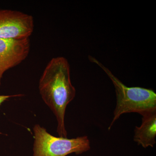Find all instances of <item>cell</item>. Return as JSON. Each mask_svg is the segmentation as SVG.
Listing matches in <instances>:
<instances>
[{
	"label": "cell",
	"mask_w": 156,
	"mask_h": 156,
	"mask_svg": "<svg viewBox=\"0 0 156 156\" xmlns=\"http://www.w3.org/2000/svg\"><path fill=\"white\" fill-rule=\"evenodd\" d=\"M39 90L42 99L56 117L58 136L67 137L66 110L75 97L76 91L71 83L69 64L66 58L58 56L50 60L40 78Z\"/></svg>",
	"instance_id": "1"
},
{
	"label": "cell",
	"mask_w": 156,
	"mask_h": 156,
	"mask_svg": "<svg viewBox=\"0 0 156 156\" xmlns=\"http://www.w3.org/2000/svg\"><path fill=\"white\" fill-rule=\"evenodd\" d=\"M88 58L89 61L103 70L114 86L116 105L108 130L124 114L137 113L142 116L156 110V93L153 90L140 87H127L96 58L91 56H89Z\"/></svg>",
	"instance_id": "2"
},
{
	"label": "cell",
	"mask_w": 156,
	"mask_h": 156,
	"mask_svg": "<svg viewBox=\"0 0 156 156\" xmlns=\"http://www.w3.org/2000/svg\"><path fill=\"white\" fill-rule=\"evenodd\" d=\"M33 156H66L75 153L80 154L89 151L90 142L88 136L67 137L53 136L38 124L33 128Z\"/></svg>",
	"instance_id": "3"
},
{
	"label": "cell",
	"mask_w": 156,
	"mask_h": 156,
	"mask_svg": "<svg viewBox=\"0 0 156 156\" xmlns=\"http://www.w3.org/2000/svg\"><path fill=\"white\" fill-rule=\"evenodd\" d=\"M34 27L32 15L15 10L0 9V38L29 39Z\"/></svg>",
	"instance_id": "4"
},
{
	"label": "cell",
	"mask_w": 156,
	"mask_h": 156,
	"mask_svg": "<svg viewBox=\"0 0 156 156\" xmlns=\"http://www.w3.org/2000/svg\"><path fill=\"white\" fill-rule=\"evenodd\" d=\"M30 49L29 38H0V86L3 75L27 58Z\"/></svg>",
	"instance_id": "5"
},
{
	"label": "cell",
	"mask_w": 156,
	"mask_h": 156,
	"mask_svg": "<svg viewBox=\"0 0 156 156\" xmlns=\"http://www.w3.org/2000/svg\"><path fill=\"white\" fill-rule=\"evenodd\" d=\"M142 124L135 127L134 140L137 144L146 148L154 147L156 144V110L142 115Z\"/></svg>",
	"instance_id": "6"
},
{
	"label": "cell",
	"mask_w": 156,
	"mask_h": 156,
	"mask_svg": "<svg viewBox=\"0 0 156 156\" xmlns=\"http://www.w3.org/2000/svg\"><path fill=\"white\" fill-rule=\"evenodd\" d=\"M22 96V95H0V106L5 101L12 97H19Z\"/></svg>",
	"instance_id": "7"
}]
</instances>
